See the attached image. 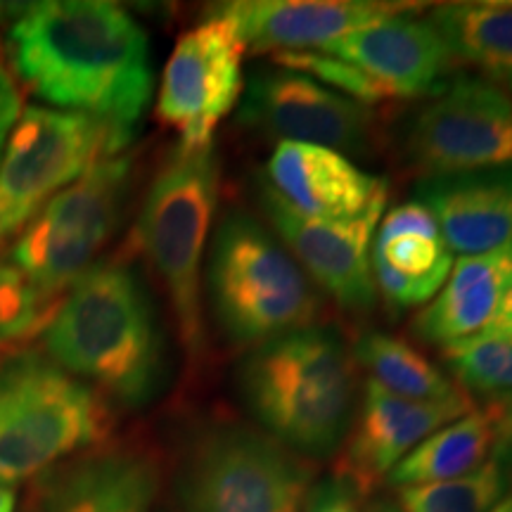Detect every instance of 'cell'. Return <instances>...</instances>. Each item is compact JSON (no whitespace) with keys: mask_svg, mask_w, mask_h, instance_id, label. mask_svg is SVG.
<instances>
[{"mask_svg":"<svg viewBox=\"0 0 512 512\" xmlns=\"http://www.w3.org/2000/svg\"><path fill=\"white\" fill-rule=\"evenodd\" d=\"M105 157H117L100 121L81 112L27 107L0 159V214L17 230L57 192Z\"/></svg>","mask_w":512,"mask_h":512,"instance_id":"cell-9","label":"cell"},{"mask_svg":"<svg viewBox=\"0 0 512 512\" xmlns=\"http://www.w3.org/2000/svg\"><path fill=\"white\" fill-rule=\"evenodd\" d=\"M259 202L283 247L339 306L366 311L375 304L370 242L387 204L351 221H318L290 207L266 178H259Z\"/></svg>","mask_w":512,"mask_h":512,"instance_id":"cell-12","label":"cell"},{"mask_svg":"<svg viewBox=\"0 0 512 512\" xmlns=\"http://www.w3.org/2000/svg\"><path fill=\"white\" fill-rule=\"evenodd\" d=\"M446 366L467 392L501 396L512 392V339L484 330L444 347Z\"/></svg>","mask_w":512,"mask_h":512,"instance_id":"cell-26","label":"cell"},{"mask_svg":"<svg viewBox=\"0 0 512 512\" xmlns=\"http://www.w3.org/2000/svg\"><path fill=\"white\" fill-rule=\"evenodd\" d=\"M0 512H15V491L0 486Z\"/></svg>","mask_w":512,"mask_h":512,"instance_id":"cell-33","label":"cell"},{"mask_svg":"<svg viewBox=\"0 0 512 512\" xmlns=\"http://www.w3.org/2000/svg\"><path fill=\"white\" fill-rule=\"evenodd\" d=\"M238 389L271 439L325 458L347 439L354 413V363L330 328H299L259 344L238 368Z\"/></svg>","mask_w":512,"mask_h":512,"instance_id":"cell-3","label":"cell"},{"mask_svg":"<svg viewBox=\"0 0 512 512\" xmlns=\"http://www.w3.org/2000/svg\"><path fill=\"white\" fill-rule=\"evenodd\" d=\"M273 62L287 72H297L309 76V79L323 83L330 91L347 95L351 100L363 102V105H375V102L389 100L380 83H375L361 69L351 67L344 60H337L320 50H292V53H273Z\"/></svg>","mask_w":512,"mask_h":512,"instance_id":"cell-28","label":"cell"},{"mask_svg":"<svg viewBox=\"0 0 512 512\" xmlns=\"http://www.w3.org/2000/svg\"><path fill=\"white\" fill-rule=\"evenodd\" d=\"M128 183V157H105L93 164L79 181L50 197L22 228L10 252L12 266L50 302L72 290L117 230Z\"/></svg>","mask_w":512,"mask_h":512,"instance_id":"cell-8","label":"cell"},{"mask_svg":"<svg viewBox=\"0 0 512 512\" xmlns=\"http://www.w3.org/2000/svg\"><path fill=\"white\" fill-rule=\"evenodd\" d=\"M5 46L36 98L81 112L110 131L117 155L152 100L150 41L124 8L105 0H50L19 10Z\"/></svg>","mask_w":512,"mask_h":512,"instance_id":"cell-1","label":"cell"},{"mask_svg":"<svg viewBox=\"0 0 512 512\" xmlns=\"http://www.w3.org/2000/svg\"><path fill=\"white\" fill-rule=\"evenodd\" d=\"M496 425L491 413L470 411L463 418L448 422L401 460L389 472L387 482L403 486L437 484L470 475L494 456Z\"/></svg>","mask_w":512,"mask_h":512,"instance_id":"cell-22","label":"cell"},{"mask_svg":"<svg viewBox=\"0 0 512 512\" xmlns=\"http://www.w3.org/2000/svg\"><path fill=\"white\" fill-rule=\"evenodd\" d=\"M219 183L214 145H178L157 171L138 219V245L169 292L190 361H197L207 344L200 283Z\"/></svg>","mask_w":512,"mask_h":512,"instance_id":"cell-6","label":"cell"},{"mask_svg":"<svg viewBox=\"0 0 512 512\" xmlns=\"http://www.w3.org/2000/svg\"><path fill=\"white\" fill-rule=\"evenodd\" d=\"M496 425V448L494 456L503 465L512 463V392L496 396L494 401L486 406Z\"/></svg>","mask_w":512,"mask_h":512,"instance_id":"cell-30","label":"cell"},{"mask_svg":"<svg viewBox=\"0 0 512 512\" xmlns=\"http://www.w3.org/2000/svg\"><path fill=\"white\" fill-rule=\"evenodd\" d=\"M356 361L368 370V380L411 401H446L463 394L441 368L418 349L387 332H363L354 347Z\"/></svg>","mask_w":512,"mask_h":512,"instance_id":"cell-24","label":"cell"},{"mask_svg":"<svg viewBox=\"0 0 512 512\" xmlns=\"http://www.w3.org/2000/svg\"><path fill=\"white\" fill-rule=\"evenodd\" d=\"M207 292L216 323L235 347H259L318 316L320 297L302 266L245 211L226 214L209 249Z\"/></svg>","mask_w":512,"mask_h":512,"instance_id":"cell-5","label":"cell"},{"mask_svg":"<svg viewBox=\"0 0 512 512\" xmlns=\"http://www.w3.org/2000/svg\"><path fill=\"white\" fill-rule=\"evenodd\" d=\"M55 302L43 297L27 275L12 264H0V349L15 347L46 328Z\"/></svg>","mask_w":512,"mask_h":512,"instance_id":"cell-27","label":"cell"},{"mask_svg":"<svg viewBox=\"0 0 512 512\" xmlns=\"http://www.w3.org/2000/svg\"><path fill=\"white\" fill-rule=\"evenodd\" d=\"M36 494L38 512H150L157 467L128 448L98 451L46 472Z\"/></svg>","mask_w":512,"mask_h":512,"instance_id":"cell-20","label":"cell"},{"mask_svg":"<svg viewBox=\"0 0 512 512\" xmlns=\"http://www.w3.org/2000/svg\"><path fill=\"white\" fill-rule=\"evenodd\" d=\"M415 202L434 216L451 254L477 256L512 245V166L427 176Z\"/></svg>","mask_w":512,"mask_h":512,"instance_id":"cell-18","label":"cell"},{"mask_svg":"<svg viewBox=\"0 0 512 512\" xmlns=\"http://www.w3.org/2000/svg\"><path fill=\"white\" fill-rule=\"evenodd\" d=\"M510 283L512 245L489 254L460 256L437 297L415 316L413 332L439 347L479 335L496 318Z\"/></svg>","mask_w":512,"mask_h":512,"instance_id":"cell-21","label":"cell"},{"mask_svg":"<svg viewBox=\"0 0 512 512\" xmlns=\"http://www.w3.org/2000/svg\"><path fill=\"white\" fill-rule=\"evenodd\" d=\"M453 268L434 216L420 202H406L384 214L370 254L375 290L396 309L434 299Z\"/></svg>","mask_w":512,"mask_h":512,"instance_id":"cell-19","label":"cell"},{"mask_svg":"<svg viewBox=\"0 0 512 512\" xmlns=\"http://www.w3.org/2000/svg\"><path fill=\"white\" fill-rule=\"evenodd\" d=\"M451 60L472 64L512 88V3H446L430 17Z\"/></svg>","mask_w":512,"mask_h":512,"instance_id":"cell-23","label":"cell"},{"mask_svg":"<svg viewBox=\"0 0 512 512\" xmlns=\"http://www.w3.org/2000/svg\"><path fill=\"white\" fill-rule=\"evenodd\" d=\"M12 233H17V228L12 226V223H10L8 219H5L3 214H0V247H3V242L8 240Z\"/></svg>","mask_w":512,"mask_h":512,"instance_id":"cell-34","label":"cell"},{"mask_svg":"<svg viewBox=\"0 0 512 512\" xmlns=\"http://www.w3.org/2000/svg\"><path fill=\"white\" fill-rule=\"evenodd\" d=\"M19 112H22V100H19L17 86L8 69L0 64V159H3L12 128L19 121Z\"/></svg>","mask_w":512,"mask_h":512,"instance_id":"cell-31","label":"cell"},{"mask_svg":"<svg viewBox=\"0 0 512 512\" xmlns=\"http://www.w3.org/2000/svg\"><path fill=\"white\" fill-rule=\"evenodd\" d=\"M508 475L505 465L491 456L470 475L437 484L403 486L399 489L401 512H491L503 501Z\"/></svg>","mask_w":512,"mask_h":512,"instance_id":"cell-25","label":"cell"},{"mask_svg":"<svg viewBox=\"0 0 512 512\" xmlns=\"http://www.w3.org/2000/svg\"><path fill=\"white\" fill-rule=\"evenodd\" d=\"M491 512H512V494H508V496H503V501L496 505L494 510Z\"/></svg>","mask_w":512,"mask_h":512,"instance_id":"cell-36","label":"cell"},{"mask_svg":"<svg viewBox=\"0 0 512 512\" xmlns=\"http://www.w3.org/2000/svg\"><path fill=\"white\" fill-rule=\"evenodd\" d=\"M370 512H401V510H399V505H394L389 501H380V503H375L373 508H370Z\"/></svg>","mask_w":512,"mask_h":512,"instance_id":"cell-35","label":"cell"},{"mask_svg":"<svg viewBox=\"0 0 512 512\" xmlns=\"http://www.w3.org/2000/svg\"><path fill=\"white\" fill-rule=\"evenodd\" d=\"M238 31L249 50H313L380 19L406 15L401 3L363 0H238L214 8Z\"/></svg>","mask_w":512,"mask_h":512,"instance_id":"cell-17","label":"cell"},{"mask_svg":"<svg viewBox=\"0 0 512 512\" xmlns=\"http://www.w3.org/2000/svg\"><path fill=\"white\" fill-rule=\"evenodd\" d=\"M486 330H491V332H496V335H503V337L512 339V283L503 294L501 306H498V311H496V318L491 320V325Z\"/></svg>","mask_w":512,"mask_h":512,"instance_id":"cell-32","label":"cell"},{"mask_svg":"<svg viewBox=\"0 0 512 512\" xmlns=\"http://www.w3.org/2000/svg\"><path fill=\"white\" fill-rule=\"evenodd\" d=\"M406 152L425 176L512 166V98L496 83L458 76L415 114Z\"/></svg>","mask_w":512,"mask_h":512,"instance_id":"cell-10","label":"cell"},{"mask_svg":"<svg viewBox=\"0 0 512 512\" xmlns=\"http://www.w3.org/2000/svg\"><path fill=\"white\" fill-rule=\"evenodd\" d=\"M470 411L472 401L465 392L446 401H411L368 380L344 448L339 479L358 496H366L420 441Z\"/></svg>","mask_w":512,"mask_h":512,"instance_id":"cell-14","label":"cell"},{"mask_svg":"<svg viewBox=\"0 0 512 512\" xmlns=\"http://www.w3.org/2000/svg\"><path fill=\"white\" fill-rule=\"evenodd\" d=\"M309 496L297 453L238 422L202 427L178 470L183 512H304Z\"/></svg>","mask_w":512,"mask_h":512,"instance_id":"cell-7","label":"cell"},{"mask_svg":"<svg viewBox=\"0 0 512 512\" xmlns=\"http://www.w3.org/2000/svg\"><path fill=\"white\" fill-rule=\"evenodd\" d=\"M112 418L93 387L50 361L43 349L0 358V486L50 467L110 437Z\"/></svg>","mask_w":512,"mask_h":512,"instance_id":"cell-4","label":"cell"},{"mask_svg":"<svg viewBox=\"0 0 512 512\" xmlns=\"http://www.w3.org/2000/svg\"><path fill=\"white\" fill-rule=\"evenodd\" d=\"M245 43L214 8L178 38L164 67L157 117L176 128L181 147H207L216 126L238 105Z\"/></svg>","mask_w":512,"mask_h":512,"instance_id":"cell-11","label":"cell"},{"mask_svg":"<svg viewBox=\"0 0 512 512\" xmlns=\"http://www.w3.org/2000/svg\"><path fill=\"white\" fill-rule=\"evenodd\" d=\"M43 354L64 373L126 406L159 392L166 351L152 302L124 264H95L55 306L41 332Z\"/></svg>","mask_w":512,"mask_h":512,"instance_id":"cell-2","label":"cell"},{"mask_svg":"<svg viewBox=\"0 0 512 512\" xmlns=\"http://www.w3.org/2000/svg\"><path fill=\"white\" fill-rule=\"evenodd\" d=\"M354 489L342 479H330L311 491L306 512H361Z\"/></svg>","mask_w":512,"mask_h":512,"instance_id":"cell-29","label":"cell"},{"mask_svg":"<svg viewBox=\"0 0 512 512\" xmlns=\"http://www.w3.org/2000/svg\"><path fill=\"white\" fill-rule=\"evenodd\" d=\"M361 69L380 83L389 98H420L439 91V79L451 64L444 38L432 22L394 15L358 27L320 48Z\"/></svg>","mask_w":512,"mask_h":512,"instance_id":"cell-15","label":"cell"},{"mask_svg":"<svg viewBox=\"0 0 512 512\" xmlns=\"http://www.w3.org/2000/svg\"><path fill=\"white\" fill-rule=\"evenodd\" d=\"M240 121L280 143L320 145L344 155L366 150L373 112L309 76L275 69L259 72L247 83Z\"/></svg>","mask_w":512,"mask_h":512,"instance_id":"cell-13","label":"cell"},{"mask_svg":"<svg viewBox=\"0 0 512 512\" xmlns=\"http://www.w3.org/2000/svg\"><path fill=\"white\" fill-rule=\"evenodd\" d=\"M266 181L283 200L318 221H351L387 204V181L320 145L278 143Z\"/></svg>","mask_w":512,"mask_h":512,"instance_id":"cell-16","label":"cell"}]
</instances>
